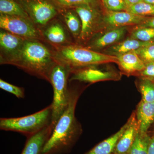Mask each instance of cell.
Returning <instances> with one entry per match:
<instances>
[{
  "label": "cell",
  "mask_w": 154,
  "mask_h": 154,
  "mask_svg": "<svg viewBox=\"0 0 154 154\" xmlns=\"http://www.w3.org/2000/svg\"><path fill=\"white\" fill-rule=\"evenodd\" d=\"M60 9L74 8L78 6L88 5L101 9V0H53Z\"/></svg>",
  "instance_id": "cell-23"
},
{
  "label": "cell",
  "mask_w": 154,
  "mask_h": 154,
  "mask_svg": "<svg viewBox=\"0 0 154 154\" xmlns=\"http://www.w3.org/2000/svg\"><path fill=\"white\" fill-rule=\"evenodd\" d=\"M58 17L76 43L82 30V22L79 15L74 8L60 9Z\"/></svg>",
  "instance_id": "cell-17"
},
{
  "label": "cell",
  "mask_w": 154,
  "mask_h": 154,
  "mask_svg": "<svg viewBox=\"0 0 154 154\" xmlns=\"http://www.w3.org/2000/svg\"><path fill=\"white\" fill-rule=\"evenodd\" d=\"M137 75L141 78L154 79V61L145 64V68Z\"/></svg>",
  "instance_id": "cell-30"
},
{
  "label": "cell",
  "mask_w": 154,
  "mask_h": 154,
  "mask_svg": "<svg viewBox=\"0 0 154 154\" xmlns=\"http://www.w3.org/2000/svg\"><path fill=\"white\" fill-rule=\"evenodd\" d=\"M148 154H154V134L151 137L149 145Z\"/></svg>",
  "instance_id": "cell-32"
},
{
  "label": "cell",
  "mask_w": 154,
  "mask_h": 154,
  "mask_svg": "<svg viewBox=\"0 0 154 154\" xmlns=\"http://www.w3.org/2000/svg\"><path fill=\"white\" fill-rule=\"evenodd\" d=\"M150 42H144L129 38L110 46L105 50L103 53L117 57L131 51H136L140 48L149 44Z\"/></svg>",
  "instance_id": "cell-19"
},
{
  "label": "cell",
  "mask_w": 154,
  "mask_h": 154,
  "mask_svg": "<svg viewBox=\"0 0 154 154\" xmlns=\"http://www.w3.org/2000/svg\"><path fill=\"white\" fill-rule=\"evenodd\" d=\"M81 93L78 89L69 87L67 107L57 122L41 154H64L70 151L82 132L81 125L75 116Z\"/></svg>",
  "instance_id": "cell-1"
},
{
  "label": "cell",
  "mask_w": 154,
  "mask_h": 154,
  "mask_svg": "<svg viewBox=\"0 0 154 154\" xmlns=\"http://www.w3.org/2000/svg\"><path fill=\"white\" fill-rule=\"evenodd\" d=\"M54 126L52 123L36 134L27 137L21 154H41L45 143L53 131Z\"/></svg>",
  "instance_id": "cell-15"
},
{
  "label": "cell",
  "mask_w": 154,
  "mask_h": 154,
  "mask_svg": "<svg viewBox=\"0 0 154 154\" xmlns=\"http://www.w3.org/2000/svg\"><path fill=\"white\" fill-rule=\"evenodd\" d=\"M135 113L140 132L147 133L154 122V102H146L141 100Z\"/></svg>",
  "instance_id": "cell-18"
},
{
  "label": "cell",
  "mask_w": 154,
  "mask_h": 154,
  "mask_svg": "<svg viewBox=\"0 0 154 154\" xmlns=\"http://www.w3.org/2000/svg\"><path fill=\"white\" fill-rule=\"evenodd\" d=\"M124 1L127 6L128 8L130 6L133 5L135 4H137L141 2H143V0H124Z\"/></svg>",
  "instance_id": "cell-33"
},
{
  "label": "cell",
  "mask_w": 154,
  "mask_h": 154,
  "mask_svg": "<svg viewBox=\"0 0 154 154\" xmlns=\"http://www.w3.org/2000/svg\"><path fill=\"white\" fill-rule=\"evenodd\" d=\"M150 80H151L152 82H153L154 84V79H150Z\"/></svg>",
  "instance_id": "cell-35"
},
{
  "label": "cell",
  "mask_w": 154,
  "mask_h": 154,
  "mask_svg": "<svg viewBox=\"0 0 154 154\" xmlns=\"http://www.w3.org/2000/svg\"><path fill=\"white\" fill-rule=\"evenodd\" d=\"M137 27H148L154 28V17H149L143 23L136 26Z\"/></svg>",
  "instance_id": "cell-31"
},
{
  "label": "cell",
  "mask_w": 154,
  "mask_h": 154,
  "mask_svg": "<svg viewBox=\"0 0 154 154\" xmlns=\"http://www.w3.org/2000/svg\"><path fill=\"white\" fill-rule=\"evenodd\" d=\"M52 123L51 104L31 115L17 118H1L0 129L20 133L28 137L49 126Z\"/></svg>",
  "instance_id": "cell-4"
},
{
  "label": "cell",
  "mask_w": 154,
  "mask_h": 154,
  "mask_svg": "<svg viewBox=\"0 0 154 154\" xmlns=\"http://www.w3.org/2000/svg\"><path fill=\"white\" fill-rule=\"evenodd\" d=\"M143 1L145 2L148 3V4L154 5V0H143Z\"/></svg>",
  "instance_id": "cell-34"
},
{
  "label": "cell",
  "mask_w": 154,
  "mask_h": 154,
  "mask_svg": "<svg viewBox=\"0 0 154 154\" xmlns=\"http://www.w3.org/2000/svg\"><path fill=\"white\" fill-rule=\"evenodd\" d=\"M52 48L57 62L68 68L70 72L86 67L117 62L116 57L95 51L76 43Z\"/></svg>",
  "instance_id": "cell-3"
},
{
  "label": "cell",
  "mask_w": 154,
  "mask_h": 154,
  "mask_svg": "<svg viewBox=\"0 0 154 154\" xmlns=\"http://www.w3.org/2000/svg\"><path fill=\"white\" fill-rule=\"evenodd\" d=\"M135 51L145 64L154 61V41Z\"/></svg>",
  "instance_id": "cell-27"
},
{
  "label": "cell",
  "mask_w": 154,
  "mask_h": 154,
  "mask_svg": "<svg viewBox=\"0 0 154 154\" xmlns=\"http://www.w3.org/2000/svg\"><path fill=\"white\" fill-rule=\"evenodd\" d=\"M0 88L5 91L14 94L19 99H23L25 97L24 88L14 85L2 79H0Z\"/></svg>",
  "instance_id": "cell-28"
},
{
  "label": "cell",
  "mask_w": 154,
  "mask_h": 154,
  "mask_svg": "<svg viewBox=\"0 0 154 154\" xmlns=\"http://www.w3.org/2000/svg\"><path fill=\"white\" fill-rule=\"evenodd\" d=\"M0 14L30 19L28 14L17 0H0Z\"/></svg>",
  "instance_id": "cell-21"
},
{
  "label": "cell",
  "mask_w": 154,
  "mask_h": 154,
  "mask_svg": "<svg viewBox=\"0 0 154 154\" xmlns=\"http://www.w3.org/2000/svg\"><path fill=\"white\" fill-rule=\"evenodd\" d=\"M41 32L45 42L53 48L61 47L75 43L58 16L50 21Z\"/></svg>",
  "instance_id": "cell-9"
},
{
  "label": "cell",
  "mask_w": 154,
  "mask_h": 154,
  "mask_svg": "<svg viewBox=\"0 0 154 154\" xmlns=\"http://www.w3.org/2000/svg\"><path fill=\"white\" fill-rule=\"evenodd\" d=\"M96 66L86 67L72 71L69 82L79 81L91 84L106 80L119 79V75L115 72L104 70Z\"/></svg>",
  "instance_id": "cell-11"
},
{
  "label": "cell",
  "mask_w": 154,
  "mask_h": 154,
  "mask_svg": "<svg viewBox=\"0 0 154 154\" xmlns=\"http://www.w3.org/2000/svg\"><path fill=\"white\" fill-rule=\"evenodd\" d=\"M116 57L119 68L127 75H138L145 67V64L135 51L127 53Z\"/></svg>",
  "instance_id": "cell-16"
},
{
  "label": "cell",
  "mask_w": 154,
  "mask_h": 154,
  "mask_svg": "<svg viewBox=\"0 0 154 154\" xmlns=\"http://www.w3.org/2000/svg\"><path fill=\"white\" fill-rule=\"evenodd\" d=\"M56 63L51 46L38 39H25L14 66L48 82L50 73Z\"/></svg>",
  "instance_id": "cell-2"
},
{
  "label": "cell",
  "mask_w": 154,
  "mask_h": 154,
  "mask_svg": "<svg viewBox=\"0 0 154 154\" xmlns=\"http://www.w3.org/2000/svg\"><path fill=\"white\" fill-rule=\"evenodd\" d=\"M70 71L66 67L57 62L49 75V82L53 89L52 123L55 125L68 104L69 87L68 85Z\"/></svg>",
  "instance_id": "cell-5"
},
{
  "label": "cell",
  "mask_w": 154,
  "mask_h": 154,
  "mask_svg": "<svg viewBox=\"0 0 154 154\" xmlns=\"http://www.w3.org/2000/svg\"><path fill=\"white\" fill-rule=\"evenodd\" d=\"M148 17L137 16L126 11H107L103 15L102 28L105 26L110 29L131 25L137 26L143 23Z\"/></svg>",
  "instance_id": "cell-12"
},
{
  "label": "cell",
  "mask_w": 154,
  "mask_h": 154,
  "mask_svg": "<svg viewBox=\"0 0 154 154\" xmlns=\"http://www.w3.org/2000/svg\"><path fill=\"white\" fill-rule=\"evenodd\" d=\"M127 122L113 135L98 144L91 150L85 154H113L116 146L123 131L126 128Z\"/></svg>",
  "instance_id": "cell-20"
},
{
  "label": "cell",
  "mask_w": 154,
  "mask_h": 154,
  "mask_svg": "<svg viewBox=\"0 0 154 154\" xmlns=\"http://www.w3.org/2000/svg\"><path fill=\"white\" fill-rule=\"evenodd\" d=\"M82 22V30L76 43L85 46L102 29L101 10L88 5L74 8Z\"/></svg>",
  "instance_id": "cell-7"
},
{
  "label": "cell",
  "mask_w": 154,
  "mask_h": 154,
  "mask_svg": "<svg viewBox=\"0 0 154 154\" xmlns=\"http://www.w3.org/2000/svg\"><path fill=\"white\" fill-rule=\"evenodd\" d=\"M17 1L28 14L30 21L40 31L59 13V9L53 0Z\"/></svg>",
  "instance_id": "cell-6"
},
{
  "label": "cell",
  "mask_w": 154,
  "mask_h": 154,
  "mask_svg": "<svg viewBox=\"0 0 154 154\" xmlns=\"http://www.w3.org/2000/svg\"><path fill=\"white\" fill-rule=\"evenodd\" d=\"M102 2L108 11H126L128 8L124 0H102Z\"/></svg>",
  "instance_id": "cell-29"
},
{
  "label": "cell",
  "mask_w": 154,
  "mask_h": 154,
  "mask_svg": "<svg viewBox=\"0 0 154 154\" xmlns=\"http://www.w3.org/2000/svg\"><path fill=\"white\" fill-rule=\"evenodd\" d=\"M126 11L142 17H154V5L143 1L128 7Z\"/></svg>",
  "instance_id": "cell-25"
},
{
  "label": "cell",
  "mask_w": 154,
  "mask_h": 154,
  "mask_svg": "<svg viewBox=\"0 0 154 154\" xmlns=\"http://www.w3.org/2000/svg\"><path fill=\"white\" fill-rule=\"evenodd\" d=\"M137 86L141 94V100L146 102H154V84L151 80L141 77Z\"/></svg>",
  "instance_id": "cell-24"
},
{
  "label": "cell",
  "mask_w": 154,
  "mask_h": 154,
  "mask_svg": "<svg viewBox=\"0 0 154 154\" xmlns=\"http://www.w3.org/2000/svg\"><path fill=\"white\" fill-rule=\"evenodd\" d=\"M0 28L25 39L45 42L41 31L29 19L0 14Z\"/></svg>",
  "instance_id": "cell-8"
},
{
  "label": "cell",
  "mask_w": 154,
  "mask_h": 154,
  "mask_svg": "<svg viewBox=\"0 0 154 154\" xmlns=\"http://www.w3.org/2000/svg\"><path fill=\"white\" fill-rule=\"evenodd\" d=\"M133 30L130 38L144 42L154 41V28L148 27H137Z\"/></svg>",
  "instance_id": "cell-26"
},
{
  "label": "cell",
  "mask_w": 154,
  "mask_h": 154,
  "mask_svg": "<svg viewBox=\"0 0 154 154\" xmlns=\"http://www.w3.org/2000/svg\"><path fill=\"white\" fill-rule=\"evenodd\" d=\"M25 39L1 29L0 64L14 66L18 60Z\"/></svg>",
  "instance_id": "cell-10"
},
{
  "label": "cell",
  "mask_w": 154,
  "mask_h": 154,
  "mask_svg": "<svg viewBox=\"0 0 154 154\" xmlns=\"http://www.w3.org/2000/svg\"><path fill=\"white\" fill-rule=\"evenodd\" d=\"M127 27H119L108 29L96 38H94L85 45L89 49L98 51L108 46L118 43L123 38L127 31Z\"/></svg>",
  "instance_id": "cell-14"
},
{
  "label": "cell",
  "mask_w": 154,
  "mask_h": 154,
  "mask_svg": "<svg viewBox=\"0 0 154 154\" xmlns=\"http://www.w3.org/2000/svg\"><path fill=\"white\" fill-rule=\"evenodd\" d=\"M151 137L139 131L128 154H148Z\"/></svg>",
  "instance_id": "cell-22"
},
{
  "label": "cell",
  "mask_w": 154,
  "mask_h": 154,
  "mask_svg": "<svg viewBox=\"0 0 154 154\" xmlns=\"http://www.w3.org/2000/svg\"><path fill=\"white\" fill-rule=\"evenodd\" d=\"M127 122L126 128L117 141L113 154H128L139 131L135 112L131 114Z\"/></svg>",
  "instance_id": "cell-13"
}]
</instances>
